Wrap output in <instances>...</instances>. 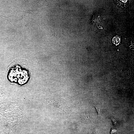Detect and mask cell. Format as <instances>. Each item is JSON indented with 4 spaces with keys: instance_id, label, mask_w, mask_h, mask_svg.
I'll return each mask as SVG.
<instances>
[{
    "instance_id": "6da1fadb",
    "label": "cell",
    "mask_w": 134,
    "mask_h": 134,
    "mask_svg": "<svg viewBox=\"0 0 134 134\" xmlns=\"http://www.w3.org/2000/svg\"><path fill=\"white\" fill-rule=\"evenodd\" d=\"M92 105L96 109L97 113V117L100 118L101 117V108L100 103L97 101L94 95L93 97V100L91 103Z\"/></svg>"
},
{
    "instance_id": "7a4b0ae2",
    "label": "cell",
    "mask_w": 134,
    "mask_h": 134,
    "mask_svg": "<svg viewBox=\"0 0 134 134\" xmlns=\"http://www.w3.org/2000/svg\"><path fill=\"white\" fill-rule=\"evenodd\" d=\"M129 0H117V4L118 5L121 6H125L127 5L129 3Z\"/></svg>"
},
{
    "instance_id": "3957f363",
    "label": "cell",
    "mask_w": 134,
    "mask_h": 134,
    "mask_svg": "<svg viewBox=\"0 0 134 134\" xmlns=\"http://www.w3.org/2000/svg\"><path fill=\"white\" fill-rule=\"evenodd\" d=\"M120 41V37L118 36H116L113 38L112 42L113 43L116 45H118Z\"/></svg>"
},
{
    "instance_id": "277c9868",
    "label": "cell",
    "mask_w": 134,
    "mask_h": 134,
    "mask_svg": "<svg viewBox=\"0 0 134 134\" xmlns=\"http://www.w3.org/2000/svg\"><path fill=\"white\" fill-rule=\"evenodd\" d=\"M108 117L111 119L114 125H116L118 122L115 118L112 115H110Z\"/></svg>"
},
{
    "instance_id": "5b68a950",
    "label": "cell",
    "mask_w": 134,
    "mask_h": 134,
    "mask_svg": "<svg viewBox=\"0 0 134 134\" xmlns=\"http://www.w3.org/2000/svg\"><path fill=\"white\" fill-rule=\"evenodd\" d=\"M117 131L116 129L114 128H112L110 131V134H113L115 133Z\"/></svg>"
},
{
    "instance_id": "8992f818",
    "label": "cell",
    "mask_w": 134,
    "mask_h": 134,
    "mask_svg": "<svg viewBox=\"0 0 134 134\" xmlns=\"http://www.w3.org/2000/svg\"><path fill=\"white\" fill-rule=\"evenodd\" d=\"M14 115L15 116H17L18 115V114L17 113H15V114H14Z\"/></svg>"
},
{
    "instance_id": "52a82bcc",
    "label": "cell",
    "mask_w": 134,
    "mask_h": 134,
    "mask_svg": "<svg viewBox=\"0 0 134 134\" xmlns=\"http://www.w3.org/2000/svg\"><path fill=\"white\" fill-rule=\"evenodd\" d=\"M13 113L15 114V113H16V112H15V111H14L13 112Z\"/></svg>"
},
{
    "instance_id": "ba28073f",
    "label": "cell",
    "mask_w": 134,
    "mask_h": 134,
    "mask_svg": "<svg viewBox=\"0 0 134 134\" xmlns=\"http://www.w3.org/2000/svg\"><path fill=\"white\" fill-rule=\"evenodd\" d=\"M15 107H16L17 108V107H18V106L16 105V106H15Z\"/></svg>"
},
{
    "instance_id": "9c48e42d",
    "label": "cell",
    "mask_w": 134,
    "mask_h": 134,
    "mask_svg": "<svg viewBox=\"0 0 134 134\" xmlns=\"http://www.w3.org/2000/svg\"><path fill=\"white\" fill-rule=\"evenodd\" d=\"M18 109H16V111H18Z\"/></svg>"
},
{
    "instance_id": "30bf717a",
    "label": "cell",
    "mask_w": 134,
    "mask_h": 134,
    "mask_svg": "<svg viewBox=\"0 0 134 134\" xmlns=\"http://www.w3.org/2000/svg\"><path fill=\"white\" fill-rule=\"evenodd\" d=\"M10 119V117H9L8 118V119L9 120Z\"/></svg>"
},
{
    "instance_id": "8fae6325",
    "label": "cell",
    "mask_w": 134,
    "mask_h": 134,
    "mask_svg": "<svg viewBox=\"0 0 134 134\" xmlns=\"http://www.w3.org/2000/svg\"><path fill=\"white\" fill-rule=\"evenodd\" d=\"M20 117H21L20 116H18V117H19V118H20Z\"/></svg>"
},
{
    "instance_id": "7c38bea8",
    "label": "cell",
    "mask_w": 134,
    "mask_h": 134,
    "mask_svg": "<svg viewBox=\"0 0 134 134\" xmlns=\"http://www.w3.org/2000/svg\"><path fill=\"white\" fill-rule=\"evenodd\" d=\"M8 123L9 124H10V122H8Z\"/></svg>"
},
{
    "instance_id": "4fadbf2b",
    "label": "cell",
    "mask_w": 134,
    "mask_h": 134,
    "mask_svg": "<svg viewBox=\"0 0 134 134\" xmlns=\"http://www.w3.org/2000/svg\"><path fill=\"white\" fill-rule=\"evenodd\" d=\"M14 108H15V109H17V108H16V107H14Z\"/></svg>"
},
{
    "instance_id": "5bb4252c",
    "label": "cell",
    "mask_w": 134,
    "mask_h": 134,
    "mask_svg": "<svg viewBox=\"0 0 134 134\" xmlns=\"http://www.w3.org/2000/svg\"><path fill=\"white\" fill-rule=\"evenodd\" d=\"M16 113H18V111H16Z\"/></svg>"
},
{
    "instance_id": "9a60e30c",
    "label": "cell",
    "mask_w": 134,
    "mask_h": 134,
    "mask_svg": "<svg viewBox=\"0 0 134 134\" xmlns=\"http://www.w3.org/2000/svg\"><path fill=\"white\" fill-rule=\"evenodd\" d=\"M18 122H20V120L19 119V120H18Z\"/></svg>"
},
{
    "instance_id": "2e32d148",
    "label": "cell",
    "mask_w": 134,
    "mask_h": 134,
    "mask_svg": "<svg viewBox=\"0 0 134 134\" xmlns=\"http://www.w3.org/2000/svg\"><path fill=\"white\" fill-rule=\"evenodd\" d=\"M20 116H22V115H21Z\"/></svg>"
},
{
    "instance_id": "e0dca14e",
    "label": "cell",
    "mask_w": 134,
    "mask_h": 134,
    "mask_svg": "<svg viewBox=\"0 0 134 134\" xmlns=\"http://www.w3.org/2000/svg\"><path fill=\"white\" fill-rule=\"evenodd\" d=\"M10 124H11V125H12V123H11Z\"/></svg>"
},
{
    "instance_id": "ac0fdd59",
    "label": "cell",
    "mask_w": 134,
    "mask_h": 134,
    "mask_svg": "<svg viewBox=\"0 0 134 134\" xmlns=\"http://www.w3.org/2000/svg\"><path fill=\"white\" fill-rule=\"evenodd\" d=\"M17 123H19V122H18V121H17Z\"/></svg>"
},
{
    "instance_id": "d6986e66",
    "label": "cell",
    "mask_w": 134,
    "mask_h": 134,
    "mask_svg": "<svg viewBox=\"0 0 134 134\" xmlns=\"http://www.w3.org/2000/svg\"><path fill=\"white\" fill-rule=\"evenodd\" d=\"M18 123V124H19V123Z\"/></svg>"
},
{
    "instance_id": "ffe728a7",
    "label": "cell",
    "mask_w": 134,
    "mask_h": 134,
    "mask_svg": "<svg viewBox=\"0 0 134 134\" xmlns=\"http://www.w3.org/2000/svg\"><path fill=\"white\" fill-rule=\"evenodd\" d=\"M22 119V118H20V119Z\"/></svg>"
}]
</instances>
